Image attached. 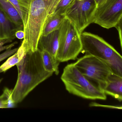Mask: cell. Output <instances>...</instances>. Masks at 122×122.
<instances>
[{"instance_id":"5","label":"cell","mask_w":122,"mask_h":122,"mask_svg":"<svg viewBox=\"0 0 122 122\" xmlns=\"http://www.w3.org/2000/svg\"><path fill=\"white\" fill-rule=\"evenodd\" d=\"M59 29V44L56 58L60 62L75 60L82 51L81 34L75 25L66 18Z\"/></svg>"},{"instance_id":"11","label":"cell","mask_w":122,"mask_h":122,"mask_svg":"<svg viewBox=\"0 0 122 122\" xmlns=\"http://www.w3.org/2000/svg\"><path fill=\"white\" fill-rule=\"evenodd\" d=\"M20 30L23 29L16 25L0 8V40L13 41L16 38V32Z\"/></svg>"},{"instance_id":"24","label":"cell","mask_w":122,"mask_h":122,"mask_svg":"<svg viewBox=\"0 0 122 122\" xmlns=\"http://www.w3.org/2000/svg\"><path fill=\"white\" fill-rule=\"evenodd\" d=\"M2 81V79H0V83H1V81Z\"/></svg>"},{"instance_id":"8","label":"cell","mask_w":122,"mask_h":122,"mask_svg":"<svg viewBox=\"0 0 122 122\" xmlns=\"http://www.w3.org/2000/svg\"><path fill=\"white\" fill-rule=\"evenodd\" d=\"M122 16V0H107L97 8L94 23L110 29L115 27Z\"/></svg>"},{"instance_id":"6","label":"cell","mask_w":122,"mask_h":122,"mask_svg":"<svg viewBox=\"0 0 122 122\" xmlns=\"http://www.w3.org/2000/svg\"><path fill=\"white\" fill-rule=\"evenodd\" d=\"M97 8L95 0H73L64 14L81 34L90 24L94 23Z\"/></svg>"},{"instance_id":"23","label":"cell","mask_w":122,"mask_h":122,"mask_svg":"<svg viewBox=\"0 0 122 122\" xmlns=\"http://www.w3.org/2000/svg\"><path fill=\"white\" fill-rule=\"evenodd\" d=\"M107 0H95L97 5V8L100 7L101 6L103 5Z\"/></svg>"},{"instance_id":"16","label":"cell","mask_w":122,"mask_h":122,"mask_svg":"<svg viewBox=\"0 0 122 122\" xmlns=\"http://www.w3.org/2000/svg\"><path fill=\"white\" fill-rule=\"evenodd\" d=\"M12 90L5 88L3 94L0 96V108H12L16 104L11 97Z\"/></svg>"},{"instance_id":"14","label":"cell","mask_w":122,"mask_h":122,"mask_svg":"<svg viewBox=\"0 0 122 122\" xmlns=\"http://www.w3.org/2000/svg\"><path fill=\"white\" fill-rule=\"evenodd\" d=\"M65 18L64 14L54 13L52 14L45 23L42 35H47L52 32L59 29L63 19Z\"/></svg>"},{"instance_id":"9","label":"cell","mask_w":122,"mask_h":122,"mask_svg":"<svg viewBox=\"0 0 122 122\" xmlns=\"http://www.w3.org/2000/svg\"><path fill=\"white\" fill-rule=\"evenodd\" d=\"M59 39V29L55 30L46 35H41L39 39L37 49L40 51H46L56 57Z\"/></svg>"},{"instance_id":"22","label":"cell","mask_w":122,"mask_h":122,"mask_svg":"<svg viewBox=\"0 0 122 122\" xmlns=\"http://www.w3.org/2000/svg\"><path fill=\"white\" fill-rule=\"evenodd\" d=\"M24 36L25 34L23 30H19L16 32V37L19 39H23L24 38Z\"/></svg>"},{"instance_id":"1","label":"cell","mask_w":122,"mask_h":122,"mask_svg":"<svg viewBox=\"0 0 122 122\" xmlns=\"http://www.w3.org/2000/svg\"><path fill=\"white\" fill-rule=\"evenodd\" d=\"M16 65L18 68V79L12 90L11 97L16 104L21 102L31 91L53 73L44 69L41 52L38 49L26 53Z\"/></svg>"},{"instance_id":"12","label":"cell","mask_w":122,"mask_h":122,"mask_svg":"<svg viewBox=\"0 0 122 122\" xmlns=\"http://www.w3.org/2000/svg\"><path fill=\"white\" fill-rule=\"evenodd\" d=\"M0 8L18 26L23 29V20L16 9L8 0H0Z\"/></svg>"},{"instance_id":"10","label":"cell","mask_w":122,"mask_h":122,"mask_svg":"<svg viewBox=\"0 0 122 122\" xmlns=\"http://www.w3.org/2000/svg\"><path fill=\"white\" fill-rule=\"evenodd\" d=\"M100 89L106 95H109L122 101V77L112 72L108 76L105 83Z\"/></svg>"},{"instance_id":"17","label":"cell","mask_w":122,"mask_h":122,"mask_svg":"<svg viewBox=\"0 0 122 122\" xmlns=\"http://www.w3.org/2000/svg\"><path fill=\"white\" fill-rule=\"evenodd\" d=\"M18 11L22 20L28 11L29 0H8Z\"/></svg>"},{"instance_id":"20","label":"cell","mask_w":122,"mask_h":122,"mask_svg":"<svg viewBox=\"0 0 122 122\" xmlns=\"http://www.w3.org/2000/svg\"><path fill=\"white\" fill-rule=\"evenodd\" d=\"M18 48H15L13 49L9 48L6 50L5 51L0 54V62L5 59L6 58H8L11 55L14 54L17 51Z\"/></svg>"},{"instance_id":"19","label":"cell","mask_w":122,"mask_h":122,"mask_svg":"<svg viewBox=\"0 0 122 122\" xmlns=\"http://www.w3.org/2000/svg\"><path fill=\"white\" fill-rule=\"evenodd\" d=\"M12 40L9 39H2L0 40V52L4 50H6L9 48H11L16 44L18 43L17 42H15L10 44L4 46V44L7 43L12 42Z\"/></svg>"},{"instance_id":"4","label":"cell","mask_w":122,"mask_h":122,"mask_svg":"<svg viewBox=\"0 0 122 122\" xmlns=\"http://www.w3.org/2000/svg\"><path fill=\"white\" fill-rule=\"evenodd\" d=\"M66 90L70 94L86 99L106 100V95L89 81L74 63L67 65L61 77Z\"/></svg>"},{"instance_id":"7","label":"cell","mask_w":122,"mask_h":122,"mask_svg":"<svg viewBox=\"0 0 122 122\" xmlns=\"http://www.w3.org/2000/svg\"><path fill=\"white\" fill-rule=\"evenodd\" d=\"M74 64L85 77L91 82L92 81L95 82L99 89L105 83L112 72L103 62L89 54H85Z\"/></svg>"},{"instance_id":"18","label":"cell","mask_w":122,"mask_h":122,"mask_svg":"<svg viewBox=\"0 0 122 122\" xmlns=\"http://www.w3.org/2000/svg\"><path fill=\"white\" fill-rule=\"evenodd\" d=\"M73 0H61L57 5L54 14H64L67 8Z\"/></svg>"},{"instance_id":"3","label":"cell","mask_w":122,"mask_h":122,"mask_svg":"<svg viewBox=\"0 0 122 122\" xmlns=\"http://www.w3.org/2000/svg\"><path fill=\"white\" fill-rule=\"evenodd\" d=\"M82 51L105 64L113 74L122 77V56L102 37L89 32L80 34Z\"/></svg>"},{"instance_id":"15","label":"cell","mask_w":122,"mask_h":122,"mask_svg":"<svg viewBox=\"0 0 122 122\" xmlns=\"http://www.w3.org/2000/svg\"><path fill=\"white\" fill-rule=\"evenodd\" d=\"M23 49L20 46L18 49L13 56L8 59L0 66V74L5 72L15 65H16L25 54Z\"/></svg>"},{"instance_id":"2","label":"cell","mask_w":122,"mask_h":122,"mask_svg":"<svg viewBox=\"0 0 122 122\" xmlns=\"http://www.w3.org/2000/svg\"><path fill=\"white\" fill-rule=\"evenodd\" d=\"M61 0H29L28 11L23 20L25 36L21 43L25 53L37 50L44 27Z\"/></svg>"},{"instance_id":"13","label":"cell","mask_w":122,"mask_h":122,"mask_svg":"<svg viewBox=\"0 0 122 122\" xmlns=\"http://www.w3.org/2000/svg\"><path fill=\"white\" fill-rule=\"evenodd\" d=\"M41 52L43 66L46 71L55 73L58 75L59 74V66L60 62L56 57L46 51Z\"/></svg>"},{"instance_id":"21","label":"cell","mask_w":122,"mask_h":122,"mask_svg":"<svg viewBox=\"0 0 122 122\" xmlns=\"http://www.w3.org/2000/svg\"><path fill=\"white\" fill-rule=\"evenodd\" d=\"M115 28L117 29L119 33L120 40V44L122 51V16L121 18L119 20L118 22L115 26Z\"/></svg>"}]
</instances>
